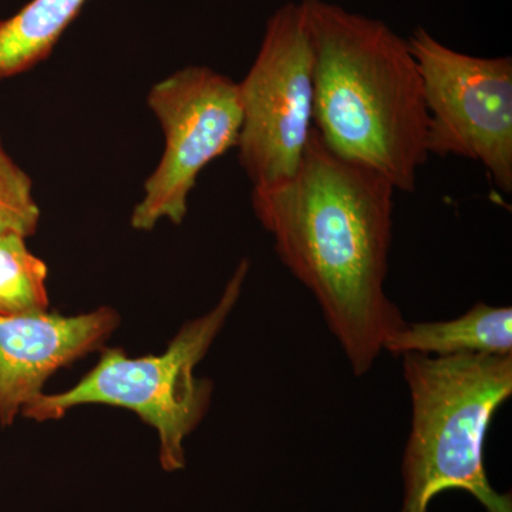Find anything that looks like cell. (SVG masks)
Segmentation results:
<instances>
[{
    "mask_svg": "<svg viewBox=\"0 0 512 512\" xmlns=\"http://www.w3.org/2000/svg\"><path fill=\"white\" fill-rule=\"evenodd\" d=\"M402 360L412 429L400 512H429L431 501L451 490L473 495L487 512H512L511 494L491 487L484 464L488 427L512 394V355L407 353Z\"/></svg>",
    "mask_w": 512,
    "mask_h": 512,
    "instance_id": "cell-3",
    "label": "cell"
},
{
    "mask_svg": "<svg viewBox=\"0 0 512 512\" xmlns=\"http://www.w3.org/2000/svg\"><path fill=\"white\" fill-rule=\"evenodd\" d=\"M313 55V128L336 156L416 190L429 114L409 43L379 19L302 0Z\"/></svg>",
    "mask_w": 512,
    "mask_h": 512,
    "instance_id": "cell-2",
    "label": "cell"
},
{
    "mask_svg": "<svg viewBox=\"0 0 512 512\" xmlns=\"http://www.w3.org/2000/svg\"><path fill=\"white\" fill-rule=\"evenodd\" d=\"M119 323L107 306L76 316L0 315V424L9 426L40 399L57 370L101 349Z\"/></svg>",
    "mask_w": 512,
    "mask_h": 512,
    "instance_id": "cell-8",
    "label": "cell"
},
{
    "mask_svg": "<svg viewBox=\"0 0 512 512\" xmlns=\"http://www.w3.org/2000/svg\"><path fill=\"white\" fill-rule=\"evenodd\" d=\"M86 2L30 0L12 18L0 20V80L29 72L52 55Z\"/></svg>",
    "mask_w": 512,
    "mask_h": 512,
    "instance_id": "cell-10",
    "label": "cell"
},
{
    "mask_svg": "<svg viewBox=\"0 0 512 512\" xmlns=\"http://www.w3.org/2000/svg\"><path fill=\"white\" fill-rule=\"evenodd\" d=\"M396 191L372 168L332 153L315 128L293 177L252 190L255 217L282 264L315 296L357 377L406 323L384 291Z\"/></svg>",
    "mask_w": 512,
    "mask_h": 512,
    "instance_id": "cell-1",
    "label": "cell"
},
{
    "mask_svg": "<svg viewBox=\"0 0 512 512\" xmlns=\"http://www.w3.org/2000/svg\"><path fill=\"white\" fill-rule=\"evenodd\" d=\"M47 274V265L29 251L26 238H0V315L49 311Z\"/></svg>",
    "mask_w": 512,
    "mask_h": 512,
    "instance_id": "cell-11",
    "label": "cell"
},
{
    "mask_svg": "<svg viewBox=\"0 0 512 512\" xmlns=\"http://www.w3.org/2000/svg\"><path fill=\"white\" fill-rule=\"evenodd\" d=\"M147 103L163 128L165 147L131 215L137 231H151L161 220L180 225L198 175L237 147L242 126L238 83L210 67L171 74L151 87Z\"/></svg>",
    "mask_w": 512,
    "mask_h": 512,
    "instance_id": "cell-7",
    "label": "cell"
},
{
    "mask_svg": "<svg viewBox=\"0 0 512 512\" xmlns=\"http://www.w3.org/2000/svg\"><path fill=\"white\" fill-rule=\"evenodd\" d=\"M39 221L32 178L9 156L0 136V238L19 235L28 239Z\"/></svg>",
    "mask_w": 512,
    "mask_h": 512,
    "instance_id": "cell-12",
    "label": "cell"
},
{
    "mask_svg": "<svg viewBox=\"0 0 512 512\" xmlns=\"http://www.w3.org/2000/svg\"><path fill=\"white\" fill-rule=\"evenodd\" d=\"M248 272L249 262L244 259L217 305L185 323L163 355L134 359L121 349L103 350L97 365L72 389L43 394L23 410V416L40 423L59 420L82 404L130 410L156 429L165 470H180L185 464L184 441L197 429L211 403L212 383L198 379L195 369L234 311Z\"/></svg>",
    "mask_w": 512,
    "mask_h": 512,
    "instance_id": "cell-4",
    "label": "cell"
},
{
    "mask_svg": "<svg viewBox=\"0 0 512 512\" xmlns=\"http://www.w3.org/2000/svg\"><path fill=\"white\" fill-rule=\"evenodd\" d=\"M429 114L427 148L477 161L505 194L512 192V59L457 52L426 29L407 39Z\"/></svg>",
    "mask_w": 512,
    "mask_h": 512,
    "instance_id": "cell-6",
    "label": "cell"
},
{
    "mask_svg": "<svg viewBox=\"0 0 512 512\" xmlns=\"http://www.w3.org/2000/svg\"><path fill=\"white\" fill-rule=\"evenodd\" d=\"M383 352L393 356L512 355V309L480 302L460 318L406 322L387 338Z\"/></svg>",
    "mask_w": 512,
    "mask_h": 512,
    "instance_id": "cell-9",
    "label": "cell"
},
{
    "mask_svg": "<svg viewBox=\"0 0 512 512\" xmlns=\"http://www.w3.org/2000/svg\"><path fill=\"white\" fill-rule=\"evenodd\" d=\"M239 86V163L254 188L295 175L313 133V55L301 5L276 9L247 76Z\"/></svg>",
    "mask_w": 512,
    "mask_h": 512,
    "instance_id": "cell-5",
    "label": "cell"
}]
</instances>
